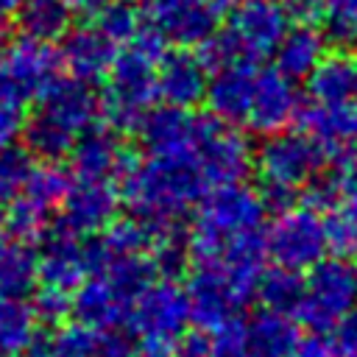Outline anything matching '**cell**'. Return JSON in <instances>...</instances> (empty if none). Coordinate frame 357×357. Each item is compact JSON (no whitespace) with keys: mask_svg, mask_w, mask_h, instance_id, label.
I'll return each instance as SVG.
<instances>
[{"mask_svg":"<svg viewBox=\"0 0 357 357\" xmlns=\"http://www.w3.org/2000/svg\"><path fill=\"white\" fill-rule=\"evenodd\" d=\"M114 184L120 204L153 229H178L181 218L206 192L192 162L139 156L134 151H126Z\"/></svg>","mask_w":357,"mask_h":357,"instance_id":"cell-1","label":"cell"},{"mask_svg":"<svg viewBox=\"0 0 357 357\" xmlns=\"http://www.w3.org/2000/svg\"><path fill=\"white\" fill-rule=\"evenodd\" d=\"M167 53V39L148 20L126 42V50L114 56L98 109L114 131H134L142 114L156 100V67Z\"/></svg>","mask_w":357,"mask_h":357,"instance_id":"cell-2","label":"cell"},{"mask_svg":"<svg viewBox=\"0 0 357 357\" xmlns=\"http://www.w3.org/2000/svg\"><path fill=\"white\" fill-rule=\"evenodd\" d=\"M265 206L259 201V192L251 190L243 181L212 187L201 195L198 209L192 215L190 231H187V254L198 262L218 259L229 243L237 237L262 229Z\"/></svg>","mask_w":357,"mask_h":357,"instance_id":"cell-3","label":"cell"},{"mask_svg":"<svg viewBox=\"0 0 357 357\" xmlns=\"http://www.w3.org/2000/svg\"><path fill=\"white\" fill-rule=\"evenodd\" d=\"M73 184V176L59 162H33L22 184L14 190V195L6 204L3 231L8 237L36 243V237L45 231V226L53 220V215L61 209V201Z\"/></svg>","mask_w":357,"mask_h":357,"instance_id":"cell-4","label":"cell"},{"mask_svg":"<svg viewBox=\"0 0 357 357\" xmlns=\"http://www.w3.org/2000/svg\"><path fill=\"white\" fill-rule=\"evenodd\" d=\"M326 162L324 148L304 131H273L265 134V142L251 156V165L257 167L259 184L268 187H284L298 192L312 178L321 176Z\"/></svg>","mask_w":357,"mask_h":357,"instance_id":"cell-5","label":"cell"},{"mask_svg":"<svg viewBox=\"0 0 357 357\" xmlns=\"http://www.w3.org/2000/svg\"><path fill=\"white\" fill-rule=\"evenodd\" d=\"M251 145L231 123L218 120L215 114H198L192 165L206 184V190L243 181L251 170Z\"/></svg>","mask_w":357,"mask_h":357,"instance_id":"cell-6","label":"cell"},{"mask_svg":"<svg viewBox=\"0 0 357 357\" xmlns=\"http://www.w3.org/2000/svg\"><path fill=\"white\" fill-rule=\"evenodd\" d=\"M310 276L304 279V293L296 307V318L312 332L324 335L332 332V326L354 307V282H351V268L340 259H318L312 268H307Z\"/></svg>","mask_w":357,"mask_h":357,"instance_id":"cell-7","label":"cell"},{"mask_svg":"<svg viewBox=\"0 0 357 357\" xmlns=\"http://www.w3.org/2000/svg\"><path fill=\"white\" fill-rule=\"evenodd\" d=\"M265 234V251L276 265L307 271L318 259L326 257V234H324V218L318 209L301 204H290L276 212Z\"/></svg>","mask_w":357,"mask_h":357,"instance_id":"cell-8","label":"cell"},{"mask_svg":"<svg viewBox=\"0 0 357 357\" xmlns=\"http://www.w3.org/2000/svg\"><path fill=\"white\" fill-rule=\"evenodd\" d=\"M61 75L59 50L45 42L20 33L0 50V92L31 103Z\"/></svg>","mask_w":357,"mask_h":357,"instance_id":"cell-9","label":"cell"},{"mask_svg":"<svg viewBox=\"0 0 357 357\" xmlns=\"http://www.w3.org/2000/svg\"><path fill=\"white\" fill-rule=\"evenodd\" d=\"M287 28L290 14L279 6V0H243L229 8V22L223 33L234 45L240 61L257 64L259 59L273 56Z\"/></svg>","mask_w":357,"mask_h":357,"instance_id":"cell-10","label":"cell"},{"mask_svg":"<svg viewBox=\"0 0 357 357\" xmlns=\"http://www.w3.org/2000/svg\"><path fill=\"white\" fill-rule=\"evenodd\" d=\"M36 243H39V248H36L39 282L73 293L89 273L84 234H78L61 218H56L45 226V231L36 237Z\"/></svg>","mask_w":357,"mask_h":357,"instance_id":"cell-11","label":"cell"},{"mask_svg":"<svg viewBox=\"0 0 357 357\" xmlns=\"http://www.w3.org/2000/svg\"><path fill=\"white\" fill-rule=\"evenodd\" d=\"M184 293H187V304H190V321L206 332L234 321L237 312L245 307V301L229 282L226 271L215 259L198 262Z\"/></svg>","mask_w":357,"mask_h":357,"instance_id":"cell-12","label":"cell"},{"mask_svg":"<svg viewBox=\"0 0 357 357\" xmlns=\"http://www.w3.org/2000/svg\"><path fill=\"white\" fill-rule=\"evenodd\" d=\"M190 324V304L184 287L173 279H153L134 301L128 329L139 335H156L176 340Z\"/></svg>","mask_w":357,"mask_h":357,"instance_id":"cell-13","label":"cell"},{"mask_svg":"<svg viewBox=\"0 0 357 357\" xmlns=\"http://www.w3.org/2000/svg\"><path fill=\"white\" fill-rule=\"evenodd\" d=\"M195 128H198V114H192L190 109H178V106L165 103L159 109L151 106L134 131L139 134V142H142L148 156L192 162Z\"/></svg>","mask_w":357,"mask_h":357,"instance_id":"cell-14","label":"cell"},{"mask_svg":"<svg viewBox=\"0 0 357 357\" xmlns=\"http://www.w3.org/2000/svg\"><path fill=\"white\" fill-rule=\"evenodd\" d=\"M142 11L167 42L181 47L201 45L223 17L212 0H145Z\"/></svg>","mask_w":357,"mask_h":357,"instance_id":"cell-15","label":"cell"},{"mask_svg":"<svg viewBox=\"0 0 357 357\" xmlns=\"http://www.w3.org/2000/svg\"><path fill=\"white\" fill-rule=\"evenodd\" d=\"M301 100L293 86V78L282 75L279 70H257L251 103L245 112V123L257 134H273L282 128H290V123L298 117Z\"/></svg>","mask_w":357,"mask_h":357,"instance_id":"cell-16","label":"cell"},{"mask_svg":"<svg viewBox=\"0 0 357 357\" xmlns=\"http://www.w3.org/2000/svg\"><path fill=\"white\" fill-rule=\"evenodd\" d=\"M120 209V192L112 178H73L64 201L61 220L78 234L89 237L103 231Z\"/></svg>","mask_w":357,"mask_h":357,"instance_id":"cell-17","label":"cell"},{"mask_svg":"<svg viewBox=\"0 0 357 357\" xmlns=\"http://www.w3.org/2000/svg\"><path fill=\"white\" fill-rule=\"evenodd\" d=\"M42 120L53 123L56 128L78 137L86 126H92L100 114L98 109V95L86 81L78 78H56L39 98H36V112Z\"/></svg>","mask_w":357,"mask_h":357,"instance_id":"cell-18","label":"cell"},{"mask_svg":"<svg viewBox=\"0 0 357 357\" xmlns=\"http://www.w3.org/2000/svg\"><path fill=\"white\" fill-rule=\"evenodd\" d=\"M126 151L128 148L123 145L120 131H114L106 123L98 126L95 120L73 139V148L67 153L70 159L67 170L73 178H112L114 181Z\"/></svg>","mask_w":357,"mask_h":357,"instance_id":"cell-19","label":"cell"},{"mask_svg":"<svg viewBox=\"0 0 357 357\" xmlns=\"http://www.w3.org/2000/svg\"><path fill=\"white\" fill-rule=\"evenodd\" d=\"M296 120L326 156H337L357 145V100H312L298 109Z\"/></svg>","mask_w":357,"mask_h":357,"instance_id":"cell-20","label":"cell"},{"mask_svg":"<svg viewBox=\"0 0 357 357\" xmlns=\"http://www.w3.org/2000/svg\"><path fill=\"white\" fill-rule=\"evenodd\" d=\"M61 47H59V59H61V70H67L73 78L78 81H100L106 78L114 56H117V45L100 33L95 25H81V28H67L59 36Z\"/></svg>","mask_w":357,"mask_h":357,"instance_id":"cell-21","label":"cell"},{"mask_svg":"<svg viewBox=\"0 0 357 357\" xmlns=\"http://www.w3.org/2000/svg\"><path fill=\"white\" fill-rule=\"evenodd\" d=\"M134 301L123 296L103 273H86V279L73 290L70 315H75L78 324L92 329L106 326H128Z\"/></svg>","mask_w":357,"mask_h":357,"instance_id":"cell-22","label":"cell"},{"mask_svg":"<svg viewBox=\"0 0 357 357\" xmlns=\"http://www.w3.org/2000/svg\"><path fill=\"white\" fill-rule=\"evenodd\" d=\"M206 73L209 70L198 61V56L187 50L165 53L156 67V98L178 109H195L206 92Z\"/></svg>","mask_w":357,"mask_h":357,"instance_id":"cell-23","label":"cell"},{"mask_svg":"<svg viewBox=\"0 0 357 357\" xmlns=\"http://www.w3.org/2000/svg\"><path fill=\"white\" fill-rule=\"evenodd\" d=\"M254 75H257V70L248 61H234V64L218 67L215 75L206 81V92H204L209 114H215L218 120L231 123V126L245 123Z\"/></svg>","mask_w":357,"mask_h":357,"instance_id":"cell-24","label":"cell"},{"mask_svg":"<svg viewBox=\"0 0 357 357\" xmlns=\"http://www.w3.org/2000/svg\"><path fill=\"white\" fill-rule=\"evenodd\" d=\"M312 100H357V53H324L307 73Z\"/></svg>","mask_w":357,"mask_h":357,"instance_id":"cell-25","label":"cell"},{"mask_svg":"<svg viewBox=\"0 0 357 357\" xmlns=\"http://www.w3.org/2000/svg\"><path fill=\"white\" fill-rule=\"evenodd\" d=\"M324 53H326V39L310 22H298L296 28H287L273 50L276 70L287 78H307V73L318 64Z\"/></svg>","mask_w":357,"mask_h":357,"instance_id":"cell-26","label":"cell"},{"mask_svg":"<svg viewBox=\"0 0 357 357\" xmlns=\"http://www.w3.org/2000/svg\"><path fill=\"white\" fill-rule=\"evenodd\" d=\"M243 329L254 357H284L301 340L298 324L287 312H276L265 307L248 324H243Z\"/></svg>","mask_w":357,"mask_h":357,"instance_id":"cell-27","label":"cell"},{"mask_svg":"<svg viewBox=\"0 0 357 357\" xmlns=\"http://www.w3.org/2000/svg\"><path fill=\"white\" fill-rule=\"evenodd\" d=\"M36 284V248L25 240L6 234V240H0V293L28 298Z\"/></svg>","mask_w":357,"mask_h":357,"instance_id":"cell-28","label":"cell"},{"mask_svg":"<svg viewBox=\"0 0 357 357\" xmlns=\"http://www.w3.org/2000/svg\"><path fill=\"white\" fill-rule=\"evenodd\" d=\"M20 25V33L56 42L73 25V6L67 0H20L11 14Z\"/></svg>","mask_w":357,"mask_h":357,"instance_id":"cell-29","label":"cell"},{"mask_svg":"<svg viewBox=\"0 0 357 357\" xmlns=\"http://www.w3.org/2000/svg\"><path fill=\"white\" fill-rule=\"evenodd\" d=\"M39 332L31 301L0 293V357H17Z\"/></svg>","mask_w":357,"mask_h":357,"instance_id":"cell-30","label":"cell"},{"mask_svg":"<svg viewBox=\"0 0 357 357\" xmlns=\"http://www.w3.org/2000/svg\"><path fill=\"white\" fill-rule=\"evenodd\" d=\"M301 293H304L301 271H293V268H284V265H273V268L265 265L262 273H259L254 298H259V304L265 310L293 315L298 301H301Z\"/></svg>","mask_w":357,"mask_h":357,"instance_id":"cell-31","label":"cell"},{"mask_svg":"<svg viewBox=\"0 0 357 357\" xmlns=\"http://www.w3.org/2000/svg\"><path fill=\"white\" fill-rule=\"evenodd\" d=\"M95 28L106 33L114 45H126L145 22V11L137 0H106L95 11Z\"/></svg>","mask_w":357,"mask_h":357,"instance_id":"cell-32","label":"cell"},{"mask_svg":"<svg viewBox=\"0 0 357 357\" xmlns=\"http://www.w3.org/2000/svg\"><path fill=\"white\" fill-rule=\"evenodd\" d=\"M324 234H326V251H332L340 259L357 257V212L346 206H329L324 218Z\"/></svg>","mask_w":357,"mask_h":357,"instance_id":"cell-33","label":"cell"},{"mask_svg":"<svg viewBox=\"0 0 357 357\" xmlns=\"http://www.w3.org/2000/svg\"><path fill=\"white\" fill-rule=\"evenodd\" d=\"M321 22L335 45L357 42V0H321Z\"/></svg>","mask_w":357,"mask_h":357,"instance_id":"cell-34","label":"cell"},{"mask_svg":"<svg viewBox=\"0 0 357 357\" xmlns=\"http://www.w3.org/2000/svg\"><path fill=\"white\" fill-rule=\"evenodd\" d=\"M326 178L332 184V206L337 204L357 212V145L337 153V165Z\"/></svg>","mask_w":357,"mask_h":357,"instance_id":"cell-35","label":"cell"},{"mask_svg":"<svg viewBox=\"0 0 357 357\" xmlns=\"http://www.w3.org/2000/svg\"><path fill=\"white\" fill-rule=\"evenodd\" d=\"M70 301H73L70 290L42 284V282L31 293V310H33L39 324H64L70 315Z\"/></svg>","mask_w":357,"mask_h":357,"instance_id":"cell-36","label":"cell"},{"mask_svg":"<svg viewBox=\"0 0 357 357\" xmlns=\"http://www.w3.org/2000/svg\"><path fill=\"white\" fill-rule=\"evenodd\" d=\"M209 357H254L248 343H245V329L234 318L209 335Z\"/></svg>","mask_w":357,"mask_h":357,"instance_id":"cell-37","label":"cell"},{"mask_svg":"<svg viewBox=\"0 0 357 357\" xmlns=\"http://www.w3.org/2000/svg\"><path fill=\"white\" fill-rule=\"evenodd\" d=\"M25 106L28 103L0 92V148L14 145L22 137V128H25V120H28Z\"/></svg>","mask_w":357,"mask_h":357,"instance_id":"cell-38","label":"cell"},{"mask_svg":"<svg viewBox=\"0 0 357 357\" xmlns=\"http://www.w3.org/2000/svg\"><path fill=\"white\" fill-rule=\"evenodd\" d=\"M134 335L128 326L95 329V354L98 357H134Z\"/></svg>","mask_w":357,"mask_h":357,"instance_id":"cell-39","label":"cell"},{"mask_svg":"<svg viewBox=\"0 0 357 357\" xmlns=\"http://www.w3.org/2000/svg\"><path fill=\"white\" fill-rule=\"evenodd\" d=\"M335 349L343 354V357H357V310L351 307L335 326Z\"/></svg>","mask_w":357,"mask_h":357,"instance_id":"cell-40","label":"cell"},{"mask_svg":"<svg viewBox=\"0 0 357 357\" xmlns=\"http://www.w3.org/2000/svg\"><path fill=\"white\" fill-rule=\"evenodd\" d=\"M173 357H209V332L206 329H184L176 337Z\"/></svg>","mask_w":357,"mask_h":357,"instance_id":"cell-41","label":"cell"},{"mask_svg":"<svg viewBox=\"0 0 357 357\" xmlns=\"http://www.w3.org/2000/svg\"><path fill=\"white\" fill-rule=\"evenodd\" d=\"M176 340L170 337H156V335H139L134 346V357H173Z\"/></svg>","mask_w":357,"mask_h":357,"instance_id":"cell-42","label":"cell"},{"mask_svg":"<svg viewBox=\"0 0 357 357\" xmlns=\"http://www.w3.org/2000/svg\"><path fill=\"white\" fill-rule=\"evenodd\" d=\"M284 357H335V346H329L324 337H307L298 340Z\"/></svg>","mask_w":357,"mask_h":357,"instance_id":"cell-43","label":"cell"},{"mask_svg":"<svg viewBox=\"0 0 357 357\" xmlns=\"http://www.w3.org/2000/svg\"><path fill=\"white\" fill-rule=\"evenodd\" d=\"M287 14L290 20L298 22H321V0H287Z\"/></svg>","mask_w":357,"mask_h":357,"instance_id":"cell-44","label":"cell"},{"mask_svg":"<svg viewBox=\"0 0 357 357\" xmlns=\"http://www.w3.org/2000/svg\"><path fill=\"white\" fill-rule=\"evenodd\" d=\"M17 357H56L53 354V346H50V337H42L39 332H36V337L17 354Z\"/></svg>","mask_w":357,"mask_h":357,"instance_id":"cell-45","label":"cell"},{"mask_svg":"<svg viewBox=\"0 0 357 357\" xmlns=\"http://www.w3.org/2000/svg\"><path fill=\"white\" fill-rule=\"evenodd\" d=\"M14 195V184L0 173V234H3V218H6V204Z\"/></svg>","mask_w":357,"mask_h":357,"instance_id":"cell-46","label":"cell"},{"mask_svg":"<svg viewBox=\"0 0 357 357\" xmlns=\"http://www.w3.org/2000/svg\"><path fill=\"white\" fill-rule=\"evenodd\" d=\"M70 6H73V11L78 8V11H95L100 3H106V0H67Z\"/></svg>","mask_w":357,"mask_h":357,"instance_id":"cell-47","label":"cell"},{"mask_svg":"<svg viewBox=\"0 0 357 357\" xmlns=\"http://www.w3.org/2000/svg\"><path fill=\"white\" fill-rule=\"evenodd\" d=\"M17 6H20V0H0V22L8 20L17 11Z\"/></svg>","mask_w":357,"mask_h":357,"instance_id":"cell-48","label":"cell"},{"mask_svg":"<svg viewBox=\"0 0 357 357\" xmlns=\"http://www.w3.org/2000/svg\"><path fill=\"white\" fill-rule=\"evenodd\" d=\"M349 268H351V282H354V296H357V257H354V265Z\"/></svg>","mask_w":357,"mask_h":357,"instance_id":"cell-49","label":"cell"},{"mask_svg":"<svg viewBox=\"0 0 357 357\" xmlns=\"http://www.w3.org/2000/svg\"><path fill=\"white\" fill-rule=\"evenodd\" d=\"M70 357H95V354H70Z\"/></svg>","mask_w":357,"mask_h":357,"instance_id":"cell-50","label":"cell"},{"mask_svg":"<svg viewBox=\"0 0 357 357\" xmlns=\"http://www.w3.org/2000/svg\"><path fill=\"white\" fill-rule=\"evenodd\" d=\"M0 39H3V28H0Z\"/></svg>","mask_w":357,"mask_h":357,"instance_id":"cell-51","label":"cell"},{"mask_svg":"<svg viewBox=\"0 0 357 357\" xmlns=\"http://www.w3.org/2000/svg\"><path fill=\"white\" fill-rule=\"evenodd\" d=\"M354 45H357V42H354Z\"/></svg>","mask_w":357,"mask_h":357,"instance_id":"cell-52","label":"cell"}]
</instances>
